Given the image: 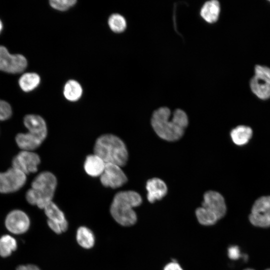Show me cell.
<instances>
[{
	"label": "cell",
	"mask_w": 270,
	"mask_h": 270,
	"mask_svg": "<svg viewBox=\"0 0 270 270\" xmlns=\"http://www.w3.org/2000/svg\"><path fill=\"white\" fill-rule=\"evenodd\" d=\"M170 115L171 112L168 108H160L154 112L151 124L160 138L172 142L179 140L182 136L188 120L186 113L181 109L176 110L170 120Z\"/></svg>",
	"instance_id": "obj_1"
},
{
	"label": "cell",
	"mask_w": 270,
	"mask_h": 270,
	"mask_svg": "<svg viewBox=\"0 0 270 270\" xmlns=\"http://www.w3.org/2000/svg\"><path fill=\"white\" fill-rule=\"evenodd\" d=\"M142 198L134 190L120 191L116 193L110 206V213L114 220L124 226L134 225L137 216L134 208L140 206Z\"/></svg>",
	"instance_id": "obj_2"
},
{
	"label": "cell",
	"mask_w": 270,
	"mask_h": 270,
	"mask_svg": "<svg viewBox=\"0 0 270 270\" xmlns=\"http://www.w3.org/2000/svg\"><path fill=\"white\" fill-rule=\"evenodd\" d=\"M94 154L100 157L106 164L125 166L128 154L124 142L118 136L110 134L101 135L96 140Z\"/></svg>",
	"instance_id": "obj_3"
},
{
	"label": "cell",
	"mask_w": 270,
	"mask_h": 270,
	"mask_svg": "<svg viewBox=\"0 0 270 270\" xmlns=\"http://www.w3.org/2000/svg\"><path fill=\"white\" fill-rule=\"evenodd\" d=\"M57 186L56 176L50 172H42L34 178L31 188L26 192L28 202L44 209L52 201Z\"/></svg>",
	"instance_id": "obj_4"
},
{
	"label": "cell",
	"mask_w": 270,
	"mask_h": 270,
	"mask_svg": "<svg viewBox=\"0 0 270 270\" xmlns=\"http://www.w3.org/2000/svg\"><path fill=\"white\" fill-rule=\"evenodd\" d=\"M250 223L256 227H270V196H262L254 202L249 216Z\"/></svg>",
	"instance_id": "obj_5"
},
{
	"label": "cell",
	"mask_w": 270,
	"mask_h": 270,
	"mask_svg": "<svg viewBox=\"0 0 270 270\" xmlns=\"http://www.w3.org/2000/svg\"><path fill=\"white\" fill-rule=\"evenodd\" d=\"M26 174L12 167L0 172V192L8 194L21 188L26 180Z\"/></svg>",
	"instance_id": "obj_6"
},
{
	"label": "cell",
	"mask_w": 270,
	"mask_h": 270,
	"mask_svg": "<svg viewBox=\"0 0 270 270\" xmlns=\"http://www.w3.org/2000/svg\"><path fill=\"white\" fill-rule=\"evenodd\" d=\"M27 66L25 57L21 54H11L6 48L0 46V70L12 74L24 71Z\"/></svg>",
	"instance_id": "obj_7"
},
{
	"label": "cell",
	"mask_w": 270,
	"mask_h": 270,
	"mask_svg": "<svg viewBox=\"0 0 270 270\" xmlns=\"http://www.w3.org/2000/svg\"><path fill=\"white\" fill-rule=\"evenodd\" d=\"M100 177L103 186L112 188H120L128 181V178L121 167L112 164H106L104 170Z\"/></svg>",
	"instance_id": "obj_8"
},
{
	"label": "cell",
	"mask_w": 270,
	"mask_h": 270,
	"mask_svg": "<svg viewBox=\"0 0 270 270\" xmlns=\"http://www.w3.org/2000/svg\"><path fill=\"white\" fill-rule=\"evenodd\" d=\"M40 162L39 156L32 151L22 150L12 160V167L26 175L36 172Z\"/></svg>",
	"instance_id": "obj_9"
},
{
	"label": "cell",
	"mask_w": 270,
	"mask_h": 270,
	"mask_svg": "<svg viewBox=\"0 0 270 270\" xmlns=\"http://www.w3.org/2000/svg\"><path fill=\"white\" fill-rule=\"evenodd\" d=\"M30 221L28 215L23 211L15 210L6 216L5 225L6 228L14 234L26 232L30 226Z\"/></svg>",
	"instance_id": "obj_10"
},
{
	"label": "cell",
	"mask_w": 270,
	"mask_h": 270,
	"mask_svg": "<svg viewBox=\"0 0 270 270\" xmlns=\"http://www.w3.org/2000/svg\"><path fill=\"white\" fill-rule=\"evenodd\" d=\"M202 206L214 212L218 218H221L225 215L226 206L224 199L219 192L209 190L204 195Z\"/></svg>",
	"instance_id": "obj_11"
},
{
	"label": "cell",
	"mask_w": 270,
	"mask_h": 270,
	"mask_svg": "<svg viewBox=\"0 0 270 270\" xmlns=\"http://www.w3.org/2000/svg\"><path fill=\"white\" fill-rule=\"evenodd\" d=\"M24 124L28 132L37 137L42 142L48 134V128L44 120L36 114H28L24 119Z\"/></svg>",
	"instance_id": "obj_12"
},
{
	"label": "cell",
	"mask_w": 270,
	"mask_h": 270,
	"mask_svg": "<svg viewBox=\"0 0 270 270\" xmlns=\"http://www.w3.org/2000/svg\"><path fill=\"white\" fill-rule=\"evenodd\" d=\"M147 199L150 203L163 198L168 192L166 183L161 179L154 178L148 180L146 183Z\"/></svg>",
	"instance_id": "obj_13"
},
{
	"label": "cell",
	"mask_w": 270,
	"mask_h": 270,
	"mask_svg": "<svg viewBox=\"0 0 270 270\" xmlns=\"http://www.w3.org/2000/svg\"><path fill=\"white\" fill-rule=\"evenodd\" d=\"M105 166L104 161L94 154L86 156L84 165L86 172L92 177L100 176Z\"/></svg>",
	"instance_id": "obj_14"
},
{
	"label": "cell",
	"mask_w": 270,
	"mask_h": 270,
	"mask_svg": "<svg viewBox=\"0 0 270 270\" xmlns=\"http://www.w3.org/2000/svg\"><path fill=\"white\" fill-rule=\"evenodd\" d=\"M46 215L50 220L57 223L66 231L68 228V222L64 212L52 201L49 202L44 208Z\"/></svg>",
	"instance_id": "obj_15"
},
{
	"label": "cell",
	"mask_w": 270,
	"mask_h": 270,
	"mask_svg": "<svg viewBox=\"0 0 270 270\" xmlns=\"http://www.w3.org/2000/svg\"><path fill=\"white\" fill-rule=\"evenodd\" d=\"M220 11V4L216 0L206 2L200 10L202 18L208 23H214L218 18Z\"/></svg>",
	"instance_id": "obj_16"
},
{
	"label": "cell",
	"mask_w": 270,
	"mask_h": 270,
	"mask_svg": "<svg viewBox=\"0 0 270 270\" xmlns=\"http://www.w3.org/2000/svg\"><path fill=\"white\" fill-rule=\"evenodd\" d=\"M16 142L22 150L32 151L38 148L42 141L29 132L19 133L16 136Z\"/></svg>",
	"instance_id": "obj_17"
},
{
	"label": "cell",
	"mask_w": 270,
	"mask_h": 270,
	"mask_svg": "<svg viewBox=\"0 0 270 270\" xmlns=\"http://www.w3.org/2000/svg\"><path fill=\"white\" fill-rule=\"evenodd\" d=\"M76 240L82 248L90 249L94 246L96 238L90 229L85 226H80L76 230Z\"/></svg>",
	"instance_id": "obj_18"
},
{
	"label": "cell",
	"mask_w": 270,
	"mask_h": 270,
	"mask_svg": "<svg viewBox=\"0 0 270 270\" xmlns=\"http://www.w3.org/2000/svg\"><path fill=\"white\" fill-rule=\"evenodd\" d=\"M250 88L252 92L259 98H270V84L254 76L250 80Z\"/></svg>",
	"instance_id": "obj_19"
},
{
	"label": "cell",
	"mask_w": 270,
	"mask_h": 270,
	"mask_svg": "<svg viewBox=\"0 0 270 270\" xmlns=\"http://www.w3.org/2000/svg\"><path fill=\"white\" fill-rule=\"evenodd\" d=\"M230 135L234 144L242 146L250 140L252 135V130L249 126L240 125L232 129Z\"/></svg>",
	"instance_id": "obj_20"
},
{
	"label": "cell",
	"mask_w": 270,
	"mask_h": 270,
	"mask_svg": "<svg viewBox=\"0 0 270 270\" xmlns=\"http://www.w3.org/2000/svg\"><path fill=\"white\" fill-rule=\"evenodd\" d=\"M63 93L67 100L76 102L82 96V88L78 82L74 80H70L65 84Z\"/></svg>",
	"instance_id": "obj_21"
},
{
	"label": "cell",
	"mask_w": 270,
	"mask_h": 270,
	"mask_svg": "<svg viewBox=\"0 0 270 270\" xmlns=\"http://www.w3.org/2000/svg\"><path fill=\"white\" fill-rule=\"evenodd\" d=\"M40 76L34 72H28L20 78L18 84L22 90L28 92L36 88L40 82Z\"/></svg>",
	"instance_id": "obj_22"
},
{
	"label": "cell",
	"mask_w": 270,
	"mask_h": 270,
	"mask_svg": "<svg viewBox=\"0 0 270 270\" xmlns=\"http://www.w3.org/2000/svg\"><path fill=\"white\" fill-rule=\"evenodd\" d=\"M17 248L16 241L10 235L0 238V256L3 258L10 256Z\"/></svg>",
	"instance_id": "obj_23"
},
{
	"label": "cell",
	"mask_w": 270,
	"mask_h": 270,
	"mask_svg": "<svg viewBox=\"0 0 270 270\" xmlns=\"http://www.w3.org/2000/svg\"><path fill=\"white\" fill-rule=\"evenodd\" d=\"M196 214L198 222L204 226L213 225L219 220L214 212L203 206L196 210Z\"/></svg>",
	"instance_id": "obj_24"
},
{
	"label": "cell",
	"mask_w": 270,
	"mask_h": 270,
	"mask_svg": "<svg viewBox=\"0 0 270 270\" xmlns=\"http://www.w3.org/2000/svg\"><path fill=\"white\" fill-rule=\"evenodd\" d=\"M108 24L110 29L116 33L123 32L126 28L125 18L119 14H111L108 19Z\"/></svg>",
	"instance_id": "obj_25"
},
{
	"label": "cell",
	"mask_w": 270,
	"mask_h": 270,
	"mask_svg": "<svg viewBox=\"0 0 270 270\" xmlns=\"http://www.w3.org/2000/svg\"><path fill=\"white\" fill-rule=\"evenodd\" d=\"M76 3V0H51L50 6L58 10L64 11L73 6Z\"/></svg>",
	"instance_id": "obj_26"
},
{
	"label": "cell",
	"mask_w": 270,
	"mask_h": 270,
	"mask_svg": "<svg viewBox=\"0 0 270 270\" xmlns=\"http://www.w3.org/2000/svg\"><path fill=\"white\" fill-rule=\"evenodd\" d=\"M254 76L270 84V68L257 64L254 67Z\"/></svg>",
	"instance_id": "obj_27"
},
{
	"label": "cell",
	"mask_w": 270,
	"mask_h": 270,
	"mask_svg": "<svg viewBox=\"0 0 270 270\" xmlns=\"http://www.w3.org/2000/svg\"><path fill=\"white\" fill-rule=\"evenodd\" d=\"M12 110L10 104L0 100V120H6L12 116Z\"/></svg>",
	"instance_id": "obj_28"
},
{
	"label": "cell",
	"mask_w": 270,
	"mask_h": 270,
	"mask_svg": "<svg viewBox=\"0 0 270 270\" xmlns=\"http://www.w3.org/2000/svg\"><path fill=\"white\" fill-rule=\"evenodd\" d=\"M228 256L230 258L234 260H238L240 258H242L245 260L248 258L247 255L241 254L240 249L236 246H231L228 248Z\"/></svg>",
	"instance_id": "obj_29"
},
{
	"label": "cell",
	"mask_w": 270,
	"mask_h": 270,
	"mask_svg": "<svg viewBox=\"0 0 270 270\" xmlns=\"http://www.w3.org/2000/svg\"><path fill=\"white\" fill-rule=\"evenodd\" d=\"M48 225L56 234H60L66 232L62 226L50 220H48Z\"/></svg>",
	"instance_id": "obj_30"
},
{
	"label": "cell",
	"mask_w": 270,
	"mask_h": 270,
	"mask_svg": "<svg viewBox=\"0 0 270 270\" xmlns=\"http://www.w3.org/2000/svg\"><path fill=\"white\" fill-rule=\"evenodd\" d=\"M164 270H183L178 264L175 262H171L167 264L164 268Z\"/></svg>",
	"instance_id": "obj_31"
},
{
	"label": "cell",
	"mask_w": 270,
	"mask_h": 270,
	"mask_svg": "<svg viewBox=\"0 0 270 270\" xmlns=\"http://www.w3.org/2000/svg\"><path fill=\"white\" fill-rule=\"evenodd\" d=\"M16 270H40V268L34 264H26L19 266Z\"/></svg>",
	"instance_id": "obj_32"
},
{
	"label": "cell",
	"mask_w": 270,
	"mask_h": 270,
	"mask_svg": "<svg viewBox=\"0 0 270 270\" xmlns=\"http://www.w3.org/2000/svg\"><path fill=\"white\" fill-rule=\"evenodd\" d=\"M2 28V22L0 20V32Z\"/></svg>",
	"instance_id": "obj_33"
},
{
	"label": "cell",
	"mask_w": 270,
	"mask_h": 270,
	"mask_svg": "<svg viewBox=\"0 0 270 270\" xmlns=\"http://www.w3.org/2000/svg\"><path fill=\"white\" fill-rule=\"evenodd\" d=\"M254 270V269H252V268H246V269H245V270Z\"/></svg>",
	"instance_id": "obj_34"
},
{
	"label": "cell",
	"mask_w": 270,
	"mask_h": 270,
	"mask_svg": "<svg viewBox=\"0 0 270 270\" xmlns=\"http://www.w3.org/2000/svg\"><path fill=\"white\" fill-rule=\"evenodd\" d=\"M270 270V268H267V269H266V270Z\"/></svg>",
	"instance_id": "obj_35"
},
{
	"label": "cell",
	"mask_w": 270,
	"mask_h": 270,
	"mask_svg": "<svg viewBox=\"0 0 270 270\" xmlns=\"http://www.w3.org/2000/svg\"><path fill=\"white\" fill-rule=\"evenodd\" d=\"M269 2H270V0H269Z\"/></svg>",
	"instance_id": "obj_36"
}]
</instances>
